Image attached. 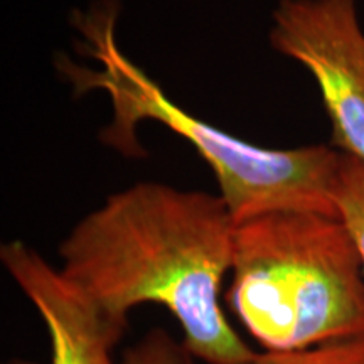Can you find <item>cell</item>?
I'll return each mask as SVG.
<instances>
[{
	"label": "cell",
	"mask_w": 364,
	"mask_h": 364,
	"mask_svg": "<svg viewBox=\"0 0 364 364\" xmlns=\"http://www.w3.org/2000/svg\"><path fill=\"white\" fill-rule=\"evenodd\" d=\"M11 279L29 299L46 327L49 364H115L113 351L125 331L21 240L0 248Z\"/></svg>",
	"instance_id": "5"
},
{
	"label": "cell",
	"mask_w": 364,
	"mask_h": 364,
	"mask_svg": "<svg viewBox=\"0 0 364 364\" xmlns=\"http://www.w3.org/2000/svg\"><path fill=\"white\" fill-rule=\"evenodd\" d=\"M270 43L316 80L332 147L364 166V31L356 0H280Z\"/></svg>",
	"instance_id": "4"
},
{
	"label": "cell",
	"mask_w": 364,
	"mask_h": 364,
	"mask_svg": "<svg viewBox=\"0 0 364 364\" xmlns=\"http://www.w3.org/2000/svg\"><path fill=\"white\" fill-rule=\"evenodd\" d=\"M117 0H97L75 12V24L98 70L63 65L78 90H102L110 98L112 124L102 139L129 156H140L136 125L152 120L193 145L215 172L220 198L236 225L277 211L338 216L336 179L343 154L332 145L263 149L191 115L172 102L144 70L118 48Z\"/></svg>",
	"instance_id": "2"
},
{
	"label": "cell",
	"mask_w": 364,
	"mask_h": 364,
	"mask_svg": "<svg viewBox=\"0 0 364 364\" xmlns=\"http://www.w3.org/2000/svg\"><path fill=\"white\" fill-rule=\"evenodd\" d=\"M193 353L182 341L164 329H152L125 349L122 364H196Z\"/></svg>",
	"instance_id": "8"
},
{
	"label": "cell",
	"mask_w": 364,
	"mask_h": 364,
	"mask_svg": "<svg viewBox=\"0 0 364 364\" xmlns=\"http://www.w3.org/2000/svg\"><path fill=\"white\" fill-rule=\"evenodd\" d=\"M240 364H364V338L331 341L295 351H255Z\"/></svg>",
	"instance_id": "7"
},
{
	"label": "cell",
	"mask_w": 364,
	"mask_h": 364,
	"mask_svg": "<svg viewBox=\"0 0 364 364\" xmlns=\"http://www.w3.org/2000/svg\"><path fill=\"white\" fill-rule=\"evenodd\" d=\"M236 223L220 196L139 182L110 196L59 245L63 275L113 324L156 304L204 364H240L255 351L223 311Z\"/></svg>",
	"instance_id": "1"
},
{
	"label": "cell",
	"mask_w": 364,
	"mask_h": 364,
	"mask_svg": "<svg viewBox=\"0 0 364 364\" xmlns=\"http://www.w3.org/2000/svg\"><path fill=\"white\" fill-rule=\"evenodd\" d=\"M4 364H38V363L27 361V359H11V361H7V363H4Z\"/></svg>",
	"instance_id": "9"
},
{
	"label": "cell",
	"mask_w": 364,
	"mask_h": 364,
	"mask_svg": "<svg viewBox=\"0 0 364 364\" xmlns=\"http://www.w3.org/2000/svg\"><path fill=\"white\" fill-rule=\"evenodd\" d=\"M334 203L356 243L364 268V166L348 156L341 157Z\"/></svg>",
	"instance_id": "6"
},
{
	"label": "cell",
	"mask_w": 364,
	"mask_h": 364,
	"mask_svg": "<svg viewBox=\"0 0 364 364\" xmlns=\"http://www.w3.org/2000/svg\"><path fill=\"white\" fill-rule=\"evenodd\" d=\"M226 304L262 351L364 338V268L338 216L277 211L236 225Z\"/></svg>",
	"instance_id": "3"
}]
</instances>
